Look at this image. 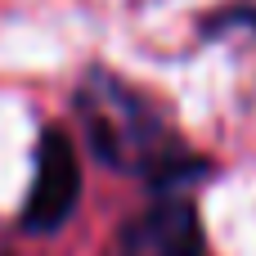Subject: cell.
<instances>
[{
    "mask_svg": "<svg viewBox=\"0 0 256 256\" xmlns=\"http://www.w3.org/2000/svg\"><path fill=\"white\" fill-rule=\"evenodd\" d=\"M76 117H81L90 153L104 166L144 176L153 189H171L207 171L202 158L184 153V144L171 135L162 112L108 68H90L86 81L76 86Z\"/></svg>",
    "mask_w": 256,
    "mask_h": 256,
    "instance_id": "1",
    "label": "cell"
},
{
    "mask_svg": "<svg viewBox=\"0 0 256 256\" xmlns=\"http://www.w3.org/2000/svg\"><path fill=\"white\" fill-rule=\"evenodd\" d=\"M81 202V158L76 144L63 126H45L36 144V166H32V189L22 202V230L27 234H54L72 220Z\"/></svg>",
    "mask_w": 256,
    "mask_h": 256,
    "instance_id": "2",
    "label": "cell"
},
{
    "mask_svg": "<svg viewBox=\"0 0 256 256\" xmlns=\"http://www.w3.org/2000/svg\"><path fill=\"white\" fill-rule=\"evenodd\" d=\"M202 220L198 207L180 194L158 198L148 212H140L135 220H126L117 256H202Z\"/></svg>",
    "mask_w": 256,
    "mask_h": 256,
    "instance_id": "3",
    "label": "cell"
}]
</instances>
